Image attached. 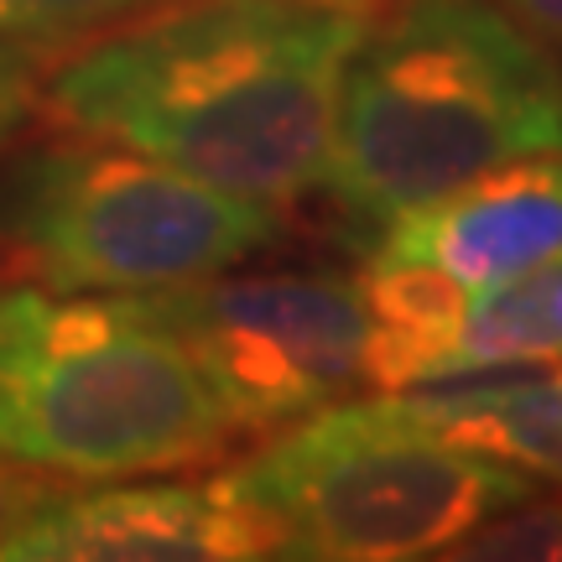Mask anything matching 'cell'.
<instances>
[{
  "instance_id": "1",
  "label": "cell",
  "mask_w": 562,
  "mask_h": 562,
  "mask_svg": "<svg viewBox=\"0 0 562 562\" xmlns=\"http://www.w3.org/2000/svg\"><path fill=\"white\" fill-rule=\"evenodd\" d=\"M385 0H157L42 74L37 110L266 209L323 178L344 74Z\"/></svg>"
},
{
  "instance_id": "2",
  "label": "cell",
  "mask_w": 562,
  "mask_h": 562,
  "mask_svg": "<svg viewBox=\"0 0 562 562\" xmlns=\"http://www.w3.org/2000/svg\"><path fill=\"white\" fill-rule=\"evenodd\" d=\"M562 151V58L495 0H385L344 74L318 188L360 235L490 167Z\"/></svg>"
},
{
  "instance_id": "3",
  "label": "cell",
  "mask_w": 562,
  "mask_h": 562,
  "mask_svg": "<svg viewBox=\"0 0 562 562\" xmlns=\"http://www.w3.org/2000/svg\"><path fill=\"white\" fill-rule=\"evenodd\" d=\"M235 427L172 334L131 297L0 292V459L58 480L214 463Z\"/></svg>"
},
{
  "instance_id": "4",
  "label": "cell",
  "mask_w": 562,
  "mask_h": 562,
  "mask_svg": "<svg viewBox=\"0 0 562 562\" xmlns=\"http://www.w3.org/2000/svg\"><path fill=\"white\" fill-rule=\"evenodd\" d=\"M277 235V209L89 131L0 151V256L42 292H161L235 271Z\"/></svg>"
},
{
  "instance_id": "5",
  "label": "cell",
  "mask_w": 562,
  "mask_h": 562,
  "mask_svg": "<svg viewBox=\"0 0 562 562\" xmlns=\"http://www.w3.org/2000/svg\"><path fill=\"white\" fill-rule=\"evenodd\" d=\"M220 474L292 562L442 558L469 526L537 495L531 474L412 427L381 391L266 432Z\"/></svg>"
},
{
  "instance_id": "6",
  "label": "cell",
  "mask_w": 562,
  "mask_h": 562,
  "mask_svg": "<svg viewBox=\"0 0 562 562\" xmlns=\"http://www.w3.org/2000/svg\"><path fill=\"white\" fill-rule=\"evenodd\" d=\"M131 307L182 344L235 438H266L370 391L360 277L235 266L161 292H131Z\"/></svg>"
},
{
  "instance_id": "7",
  "label": "cell",
  "mask_w": 562,
  "mask_h": 562,
  "mask_svg": "<svg viewBox=\"0 0 562 562\" xmlns=\"http://www.w3.org/2000/svg\"><path fill=\"white\" fill-rule=\"evenodd\" d=\"M277 558L266 521L224 474H136L63 484L0 542V562H256Z\"/></svg>"
},
{
  "instance_id": "8",
  "label": "cell",
  "mask_w": 562,
  "mask_h": 562,
  "mask_svg": "<svg viewBox=\"0 0 562 562\" xmlns=\"http://www.w3.org/2000/svg\"><path fill=\"white\" fill-rule=\"evenodd\" d=\"M370 250L432 266L469 292L562 266V151L490 167L391 220Z\"/></svg>"
},
{
  "instance_id": "9",
  "label": "cell",
  "mask_w": 562,
  "mask_h": 562,
  "mask_svg": "<svg viewBox=\"0 0 562 562\" xmlns=\"http://www.w3.org/2000/svg\"><path fill=\"white\" fill-rule=\"evenodd\" d=\"M385 406L412 427L480 448L490 459L562 490V370L516 364V370H474L432 385L381 391Z\"/></svg>"
},
{
  "instance_id": "10",
  "label": "cell",
  "mask_w": 562,
  "mask_h": 562,
  "mask_svg": "<svg viewBox=\"0 0 562 562\" xmlns=\"http://www.w3.org/2000/svg\"><path fill=\"white\" fill-rule=\"evenodd\" d=\"M151 5L157 0H0V42L21 53L79 47Z\"/></svg>"
},
{
  "instance_id": "11",
  "label": "cell",
  "mask_w": 562,
  "mask_h": 562,
  "mask_svg": "<svg viewBox=\"0 0 562 562\" xmlns=\"http://www.w3.org/2000/svg\"><path fill=\"white\" fill-rule=\"evenodd\" d=\"M442 558L453 562H562V495H526L469 526Z\"/></svg>"
},
{
  "instance_id": "12",
  "label": "cell",
  "mask_w": 562,
  "mask_h": 562,
  "mask_svg": "<svg viewBox=\"0 0 562 562\" xmlns=\"http://www.w3.org/2000/svg\"><path fill=\"white\" fill-rule=\"evenodd\" d=\"M42 100V63L21 47L0 42V151L26 131V121L37 115Z\"/></svg>"
},
{
  "instance_id": "13",
  "label": "cell",
  "mask_w": 562,
  "mask_h": 562,
  "mask_svg": "<svg viewBox=\"0 0 562 562\" xmlns=\"http://www.w3.org/2000/svg\"><path fill=\"white\" fill-rule=\"evenodd\" d=\"M63 490L58 474H42V469H26V463L0 459V542L16 521H26L42 501H53Z\"/></svg>"
},
{
  "instance_id": "14",
  "label": "cell",
  "mask_w": 562,
  "mask_h": 562,
  "mask_svg": "<svg viewBox=\"0 0 562 562\" xmlns=\"http://www.w3.org/2000/svg\"><path fill=\"white\" fill-rule=\"evenodd\" d=\"M495 5H505L531 37H542L562 58V0H495Z\"/></svg>"
},
{
  "instance_id": "15",
  "label": "cell",
  "mask_w": 562,
  "mask_h": 562,
  "mask_svg": "<svg viewBox=\"0 0 562 562\" xmlns=\"http://www.w3.org/2000/svg\"><path fill=\"white\" fill-rule=\"evenodd\" d=\"M552 292H558V318H562V266H552Z\"/></svg>"
}]
</instances>
